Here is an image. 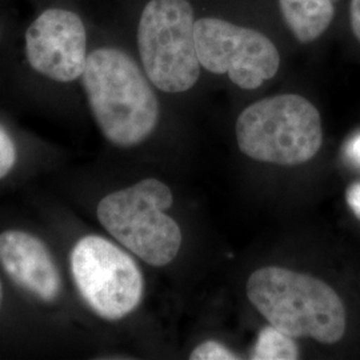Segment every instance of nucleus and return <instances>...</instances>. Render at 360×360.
<instances>
[{
    "instance_id": "3",
    "label": "nucleus",
    "mask_w": 360,
    "mask_h": 360,
    "mask_svg": "<svg viewBox=\"0 0 360 360\" xmlns=\"http://www.w3.org/2000/svg\"><path fill=\"white\" fill-rule=\"evenodd\" d=\"M240 151L254 160L297 166L319 153L322 117L306 98L283 94L251 104L236 120Z\"/></svg>"
},
{
    "instance_id": "6",
    "label": "nucleus",
    "mask_w": 360,
    "mask_h": 360,
    "mask_svg": "<svg viewBox=\"0 0 360 360\" xmlns=\"http://www.w3.org/2000/svg\"><path fill=\"white\" fill-rule=\"evenodd\" d=\"M70 260L77 291L96 315L115 322L138 309L144 288L142 271L124 250L89 235L77 240Z\"/></svg>"
},
{
    "instance_id": "11",
    "label": "nucleus",
    "mask_w": 360,
    "mask_h": 360,
    "mask_svg": "<svg viewBox=\"0 0 360 360\" xmlns=\"http://www.w3.org/2000/svg\"><path fill=\"white\" fill-rule=\"evenodd\" d=\"M297 358L299 348L294 338L271 324L260 331L251 356L254 360H295Z\"/></svg>"
},
{
    "instance_id": "17",
    "label": "nucleus",
    "mask_w": 360,
    "mask_h": 360,
    "mask_svg": "<svg viewBox=\"0 0 360 360\" xmlns=\"http://www.w3.org/2000/svg\"><path fill=\"white\" fill-rule=\"evenodd\" d=\"M1 302H3V287H1V282H0V309H1Z\"/></svg>"
},
{
    "instance_id": "7",
    "label": "nucleus",
    "mask_w": 360,
    "mask_h": 360,
    "mask_svg": "<svg viewBox=\"0 0 360 360\" xmlns=\"http://www.w3.org/2000/svg\"><path fill=\"white\" fill-rule=\"evenodd\" d=\"M195 46L202 67L224 75L243 90H255L276 75L281 55L262 32L218 18L195 22Z\"/></svg>"
},
{
    "instance_id": "1",
    "label": "nucleus",
    "mask_w": 360,
    "mask_h": 360,
    "mask_svg": "<svg viewBox=\"0 0 360 360\" xmlns=\"http://www.w3.org/2000/svg\"><path fill=\"white\" fill-rule=\"evenodd\" d=\"M83 84L94 117L119 147L144 142L159 120V103L147 77L126 52L98 49L87 56Z\"/></svg>"
},
{
    "instance_id": "13",
    "label": "nucleus",
    "mask_w": 360,
    "mask_h": 360,
    "mask_svg": "<svg viewBox=\"0 0 360 360\" xmlns=\"http://www.w3.org/2000/svg\"><path fill=\"white\" fill-rule=\"evenodd\" d=\"M16 163V147L8 132L0 126V179H3Z\"/></svg>"
},
{
    "instance_id": "9",
    "label": "nucleus",
    "mask_w": 360,
    "mask_h": 360,
    "mask_svg": "<svg viewBox=\"0 0 360 360\" xmlns=\"http://www.w3.org/2000/svg\"><path fill=\"white\" fill-rule=\"evenodd\" d=\"M0 266L28 294L53 302L62 291V278L49 247L25 231L0 233Z\"/></svg>"
},
{
    "instance_id": "5",
    "label": "nucleus",
    "mask_w": 360,
    "mask_h": 360,
    "mask_svg": "<svg viewBox=\"0 0 360 360\" xmlns=\"http://www.w3.org/2000/svg\"><path fill=\"white\" fill-rule=\"evenodd\" d=\"M195 13L188 0H150L138 27V47L146 75L156 89L179 94L200 77L195 46Z\"/></svg>"
},
{
    "instance_id": "8",
    "label": "nucleus",
    "mask_w": 360,
    "mask_h": 360,
    "mask_svg": "<svg viewBox=\"0 0 360 360\" xmlns=\"http://www.w3.org/2000/svg\"><path fill=\"white\" fill-rule=\"evenodd\" d=\"M26 53L30 65L55 82L68 83L83 75L87 35L77 13L50 8L28 27Z\"/></svg>"
},
{
    "instance_id": "15",
    "label": "nucleus",
    "mask_w": 360,
    "mask_h": 360,
    "mask_svg": "<svg viewBox=\"0 0 360 360\" xmlns=\"http://www.w3.org/2000/svg\"><path fill=\"white\" fill-rule=\"evenodd\" d=\"M349 25L354 37L360 41V0H351L349 3Z\"/></svg>"
},
{
    "instance_id": "2",
    "label": "nucleus",
    "mask_w": 360,
    "mask_h": 360,
    "mask_svg": "<svg viewBox=\"0 0 360 360\" xmlns=\"http://www.w3.org/2000/svg\"><path fill=\"white\" fill-rule=\"evenodd\" d=\"M247 296L271 326L292 338L333 345L346 333V307L321 279L283 267H263L247 281Z\"/></svg>"
},
{
    "instance_id": "4",
    "label": "nucleus",
    "mask_w": 360,
    "mask_h": 360,
    "mask_svg": "<svg viewBox=\"0 0 360 360\" xmlns=\"http://www.w3.org/2000/svg\"><path fill=\"white\" fill-rule=\"evenodd\" d=\"M174 196L167 184L144 179L104 196L96 215L104 229L134 255L154 267H165L179 254V224L165 212Z\"/></svg>"
},
{
    "instance_id": "12",
    "label": "nucleus",
    "mask_w": 360,
    "mask_h": 360,
    "mask_svg": "<svg viewBox=\"0 0 360 360\" xmlns=\"http://www.w3.org/2000/svg\"><path fill=\"white\" fill-rule=\"evenodd\" d=\"M191 360H235L239 359L233 352L218 342L208 340L195 348L190 356Z\"/></svg>"
},
{
    "instance_id": "14",
    "label": "nucleus",
    "mask_w": 360,
    "mask_h": 360,
    "mask_svg": "<svg viewBox=\"0 0 360 360\" xmlns=\"http://www.w3.org/2000/svg\"><path fill=\"white\" fill-rule=\"evenodd\" d=\"M346 200L356 218L360 219V183H354L348 187Z\"/></svg>"
},
{
    "instance_id": "10",
    "label": "nucleus",
    "mask_w": 360,
    "mask_h": 360,
    "mask_svg": "<svg viewBox=\"0 0 360 360\" xmlns=\"http://www.w3.org/2000/svg\"><path fill=\"white\" fill-rule=\"evenodd\" d=\"M279 7L288 30L304 44L321 38L335 16L333 0H279Z\"/></svg>"
},
{
    "instance_id": "16",
    "label": "nucleus",
    "mask_w": 360,
    "mask_h": 360,
    "mask_svg": "<svg viewBox=\"0 0 360 360\" xmlns=\"http://www.w3.org/2000/svg\"><path fill=\"white\" fill-rule=\"evenodd\" d=\"M346 153H347L348 156L352 160L360 163V135L356 136V138H354L351 142L348 143Z\"/></svg>"
}]
</instances>
